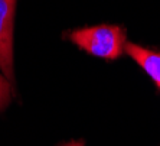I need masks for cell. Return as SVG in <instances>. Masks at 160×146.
Segmentation results:
<instances>
[{
	"label": "cell",
	"mask_w": 160,
	"mask_h": 146,
	"mask_svg": "<svg viewBox=\"0 0 160 146\" xmlns=\"http://www.w3.org/2000/svg\"><path fill=\"white\" fill-rule=\"evenodd\" d=\"M69 41L77 46L104 60H117L126 49V30L116 25H98L72 30Z\"/></svg>",
	"instance_id": "6da1fadb"
},
{
	"label": "cell",
	"mask_w": 160,
	"mask_h": 146,
	"mask_svg": "<svg viewBox=\"0 0 160 146\" xmlns=\"http://www.w3.org/2000/svg\"><path fill=\"white\" fill-rule=\"evenodd\" d=\"M16 0H0V70L13 84V22Z\"/></svg>",
	"instance_id": "7a4b0ae2"
},
{
	"label": "cell",
	"mask_w": 160,
	"mask_h": 146,
	"mask_svg": "<svg viewBox=\"0 0 160 146\" xmlns=\"http://www.w3.org/2000/svg\"><path fill=\"white\" fill-rule=\"evenodd\" d=\"M124 52L128 54L160 88V54L130 42L126 44Z\"/></svg>",
	"instance_id": "3957f363"
},
{
	"label": "cell",
	"mask_w": 160,
	"mask_h": 146,
	"mask_svg": "<svg viewBox=\"0 0 160 146\" xmlns=\"http://www.w3.org/2000/svg\"><path fill=\"white\" fill-rule=\"evenodd\" d=\"M12 98V84L8 78L0 74V110L6 109Z\"/></svg>",
	"instance_id": "277c9868"
},
{
	"label": "cell",
	"mask_w": 160,
	"mask_h": 146,
	"mask_svg": "<svg viewBox=\"0 0 160 146\" xmlns=\"http://www.w3.org/2000/svg\"><path fill=\"white\" fill-rule=\"evenodd\" d=\"M62 146H84L81 142H71V143H67V145H62Z\"/></svg>",
	"instance_id": "5b68a950"
}]
</instances>
